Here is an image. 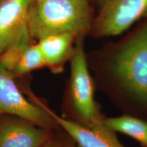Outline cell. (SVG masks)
<instances>
[{
	"label": "cell",
	"mask_w": 147,
	"mask_h": 147,
	"mask_svg": "<svg viewBox=\"0 0 147 147\" xmlns=\"http://www.w3.org/2000/svg\"><path fill=\"white\" fill-rule=\"evenodd\" d=\"M95 87L116 108L147 119V17L87 57Z\"/></svg>",
	"instance_id": "6da1fadb"
},
{
	"label": "cell",
	"mask_w": 147,
	"mask_h": 147,
	"mask_svg": "<svg viewBox=\"0 0 147 147\" xmlns=\"http://www.w3.org/2000/svg\"><path fill=\"white\" fill-rule=\"evenodd\" d=\"M92 0H33L27 16L31 37L39 40L53 34H89L95 16Z\"/></svg>",
	"instance_id": "7a4b0ae2"
},
{
	"label": "cell",
	"mask_w": 147,
	"mask_h": 147,
	"mask_svg": "<svg viewBox=\"0 0 147 147\" xmlns=\"http://www.w3.org/2000/svg\"><path fill=\"white\" fill-rule=\"evenodd\" d=\"M84 36L77 37L70 61V76L67 92L69 120L89 128L104 125V117L95 99V84L90 71L84 45Z\"/></svg>",
	"instance_id": "3957f363"
},
{
	"label": "cell",
	"mask_w": 147,
	"mask_h": 147,
	"mask_svg": "<svg viewBox=\"0 0 147 147\" xmlns=\"http://www.w3.org/2000/svg\"><path fill=\"white\" fill-rule=\"evenodd\" d=\"M93 2L96 10L89 35L95 38L118 36L147 17V0H93Z\"/></svg>",
	"instance_id": "277c9868"
},
{
	"label": "cell",
	"mask_w": 147,
	"mask_h": 147,
	"mask_svg": "<svg viewBox=\"0 0 147 147\" xmlns=\"http://www.w3.org/2000/svg\"><path fill=\"white\" fill-rule=\"evenodd\" d=\"M0 114L14 116L49 129L59 127L50 110L35 105L23 96L14 82V76L1 61Z\"/></svg>",
	"instance_id": "5b68a950"
},
{
	"label": "cell",
	"mask_w": 147,
	"mask_h": 147,
	"mask_svg": "<svg viewBox=\"0 0 147 147\" xmlns=\"http://www.w3.org/2000/svg\"><path fill=\"white\" fill-rule=\"evenodd\" d=\"M50 130L18 117H2L0 147H40L52 136Z\"/></svg>",
	"instance_id": "8992f818"
},
{
	"label": "cell",
	"mask_w": 147,
	"mask_h": 147,
	"mask_svg": "<svg viewBox=\"0 0 147 147\" xmlns=\"http://www.w3.org/2000/svg\"><path fill=\"white\" fill-rule=\"evenodd\" d=\"M33 0H0V54L28 29Z\"/></svg>",
	"instance_id": "52a82bcc"
},
{
	"label": "cell",
	"mask_w": 147,
	"mask_h": 147,
	"mask_svg": "<svg viewBox=\"0 0 147 147\" xmlns=\"http://www.w3.org/2000/svg\"><path fill=\"white\" fill-rule=\"evenodd\" d=\"M55 122L74 141L77 147H125L115 131L104 123L97 128H89L61 117L50 110Z\"/></svg>",
	"instance_id": "ba28073f"
},
{
	"label": "cell",
	"mask_w": 147,
	"mask_h": 147,
	"mask_svg": "<svg viewBox=\"0 0 147 147\" xmlns=\"http://www.w3.org/2000/svg\"><path fill=\"white\" fill-rule=\"evenodd\" d=\"M77 37L71 34H53L38 40L45 66L54 72L63 71L64 65L70 61L74 52Z\"/></svg>",
	"instance_id": "9c48e42d"
},
{
	"label": "cell",
	"mask_w": 147,
	"mask_h": 147,
	"mask_svg": "<svg viewBox=\"0 0 147 147\" xmlns=\"http://www.w3.org/2000/svg\"><path fill=\"white\" fill-rule=\"evenodd\" d=\"M104 123L115 133L128 136L142 147H147V119L123 114L119 117H105Z\"/></svg>",
	"instance_id": "30bf717a"
},
{
	"label": "cell",
	"mask_w": 147,
	"mask_h": 147,
	"mask_svg": "<svg viewBox=\"0 0 147 147\" xmlns=\"http://www.w3.org/2000/svg\"><path fill=\"white\" fill-rule=\"evenodd\" d=\"M42 66H45V62L39 46L38 43L36 45L31 44L22 54L10 73L14 78L29 73Z\"/></svg>",
	"instance_id": "8fae6325"
},
{
	"label": "cell",
	"mask_w": 147,
	"mask_h": 147,
	"mask_svg": "<svg viewBox=\"0 0 147 147\" xmlns=\"http://www.w3.org/2000/svg\"><path fill=\"white\" fill-rule=\"evenodd\" d=\"M31 38H32L27 29L0 54V61L10 71L13 69L24 51L31 45Z\"/></svg>",
	"instance_id": "7c38bea8"
},
{
	"label": "cell",
	"mask_w": 147,
	"mask_h": 147,
	"mask_svg": "<svg viewBox=\"0 0 147 147\" xmlns=\"http://www.w3.org/2000/svg\"><path fill=\"white\" fill-rule=\"evenodd\" d=\"M64 132V134H59L56 136L52 135L40 147H77L71 137L65 131Z\"/></svg>",
	"instance_id": "4fadbf2b"
}]
</instances>
